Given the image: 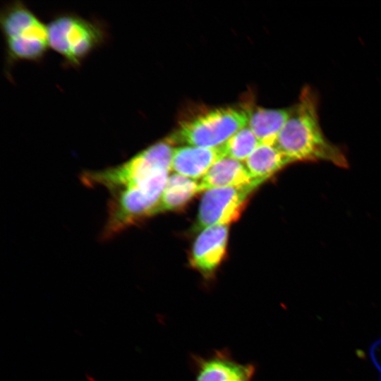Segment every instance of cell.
Instances as JSON below:
<instances>
[{"instance_id":"8992f818","label":"cell","mask_w":381,"mask_h":381,"mask_svg":"<svg viewBox=\"0 0 381 381\" xmlns=\"http://www.w3.org/2000/svg\"><path fill=\"white\" fill-rule=\"evenodd\" d=\"M262 183L253 181L236 187L212 188L204 191L193 231L213 225H228L236 222L246 207L248 198Z\"/></svg>"},{"instance_id":"30bf717a","label":"cell","mask_w":381,"mask_h":381,"mask_svg":"<svg viewBox=\"0 0 381 381\" xmlns=\"http://www.w3.org/2000/svg\"><path fill=\"white\" fill-rule=\"evenodd\" d=\"M253 179L245 164L229 157L218 160L200 179L199 191L236 187L250 183Z\"/></svg>"},{"instance_id":"5bb4252c","label":"cell","mask_w":381,"mask_h":381,"mask_svg":"<svg viewBox=\"0 0 381 381\" xmlns=\"http://www.w3.org/2000/svg\"><path fill=\"white\" fill-rule=\"evenodd\" d=\"M260 145L254 133L246 126L234 133L221 147L225 157L242 162L246 161Z\"/></svg>"},{"instance_id":"7c38bea8","label":"cell","mask_w":381,"mask_h":381,"mask_svg":"<svg viewBox=\"0 0 381 381\" xmlns=\"http://www.w3.org/2000/svg\"><path fill=\"white\" fill-rule=\"evenodd\" d=\"M289 164V159L274 145L262 144L245 161L252 179L261 183Z\"/></svg>"},{"instance_id":"52a82bcc","label":"cell","mask_w":381,"mask_h":381,"mask_svg":"<svg viewBox=\"0 0 381 381\" xmlns=\"http://www.w3.org/2000/svg\"><path fill=\"white\" fill-rule=\"evenodd\" d=\"M228 235V225H213L202 230L195 238L189 261L204 278H212L224 259Z\"/></svg>"},{"instance_id":"9a60e30c","label":"cell","mask_w":381,"mask_h":381,"mask_svg":"<svg viewBox=\"0 0 381 381\" xmlns=\"http://www.w3.org/2000/svg\"><path fill=\"white\" fill-rule=\"evenodd\" d=\"M231 381H251V380H234Z\"/></svg>"},{"instance_id":"ba28073f","label":"cell","mask_w":381,"mask_h":381,"mask_svg":"<svg viewBox=\"0 0 381 381\" xmlns=\"http://www.w3.org/2000/svg\"><path fill=\"white\" fill-rule=\"evenodd\" d=\"M195 368L194 381L251 380L255 367L236 361L227 350L215 351L208 357L193 356Z\"/></svg>"},{"instance_id":"6da1fadb","label":"cell","mask_w":381,"mask_h":381,"mask_svg":"<svg viewBox=\"0 0 381 381\" xmlns=\"http://www.w3.org/2000/svg\"><path fill=\"white\" fill-rule=\"evenodd\" d=\"M170 170L163 156L146 147L122 164L86 171L87 186H102L110 194L102 237L109 239L157 214Z\"/></svg>"},{"instance_id":"4fadbf2b","label":"cell","mask_w":381,"mask_h":381,"mask_svg":"<svg viewBox=\"0 0 381 381\" xmlns=\"http://www.w3.org/2000/svg\"><path fill=\"white\" fill-rule=\"evenodd\" d=\"M199 191L196 180L174 173L169 176L157 214L184 207Z\"/></svg>"},{"instance_id":"277c9868","label":"cell","mask_w":381,"mask_h":381,"mask_svg":"<svg viewBox=\"0 0 381 381\" xmlns=\"http://www.w3.org/2000/svg\"><path fill=\"white\" fill-rule=\"evenodd\" d=\"M49 47L68 66H78L107 39L106 26L73 12L57 13L47 24Z\"/></svg>"},{"instance_id":"3957f363","label":"cell","mask_w":381,"mask_h":381,"mask_svg":"<svg viewBox=\"0 0 381 381\" xmlns=\"http://www.w3.org/2000/svg\"><path fill=\"white\" fill-rule=\"evenodd\" d=\"M0 25L8 66L18 61H38L44 57L49 47L47 24L23 2L6 4L1 11Z\"/></svg>"},{"instance_id":"9c48e42d","label":"cell","mask_w":381,"mask_h":381,"mask_svg":"<svg viewBox=\"0 0 381 381\" xmlns=\"http://www.w3.org/2000/svg\"><path fill=\"white\" fill-rule=\"evenodd\" d=\"M225 157L222 147H200L184 145L174 149L171 170L175 173L197 180Z\"/></svg>"},{"instance_id":"5b68a950","label":"cell","mask_w":381,"mask_h":381,"mask_svg":"<svg viewBox=\"0 0 381 381\" xmlns=\"http://www.w3.org/2000/svg\"><path fill=\"white\" fill-rule=\"evenodd\" d=\"M248 109L226 107L202 113L182 122L167 137L173 145L219 147L248 124Z\"/></svg>"},{"instance_id":"8fae6325","label":"cell","mask_w":381,"mask_h":381,"mask_svg":"<svg viewBox=\"0 0 381 381\" xmlns=\"http://www.w3.org/2000/svg\"><path fill=\"white\" fill-rule=\"evenodd\" d=\"M247 126L262 145H274L277 138L289 119L291 109H248Z\"/></svg>"},{"instance_id":"7a4b0ae2","label":"cell","mask_w":381,"mask_h":381,"mask_svg":"<svg viewBox=\"0 0 381 381\" xmlns=\"http://www.w3.org/2000/svg\"><path fill=\"white\" fill-rule=\"evenodd\" d=\"M274 146L292 162L325 161L346 167L342 150L329 140L321 128L318 97L309 86L302 90L298 102L291 109Z\"/></svg>"}]
</instances>
